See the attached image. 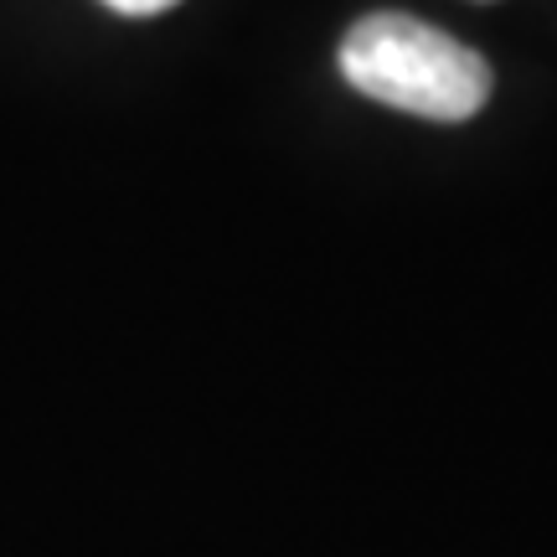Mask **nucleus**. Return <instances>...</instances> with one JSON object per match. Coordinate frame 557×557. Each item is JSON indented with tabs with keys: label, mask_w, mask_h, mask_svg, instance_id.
I'll return each mask as SVG.
<instances>
[{
	"label": "nucleus",
	"mask_w": 557,
	"mask_h": 557,
	"mask_svg": "<svg viewBox=\"0 0 557 557\" xmlns=\"http://www.w3.org/2000/svg\"><path fill=\"white\" fill-rule=\"evenodd\" d=\"M341 78L361 99L438 124L475 120L491 99V62L403 11H372L341 37Z\"/></svg>",
	"instance_id": "obj_1"
},
{
	"label": "nucleus",
	"mask_w": 557,
	"mask_h": 557,
	"mask_svg": "<svg viewBox=\"0 0 557 557\" xmlns=\"http://www.w3.org/2000/svg\"><path fill=\"white\" fill-rule=\"evenodd\" d=\"M103 5H114L124 16H156V11H171L176 0H103Z\"/></svg>",
	"instance_id": "obj_2"
}]
</instances>
